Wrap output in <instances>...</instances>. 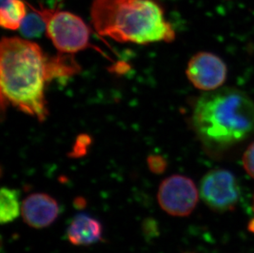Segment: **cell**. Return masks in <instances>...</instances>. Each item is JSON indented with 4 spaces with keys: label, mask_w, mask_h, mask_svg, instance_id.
Returning a JSON list of instances; mask_svg holds the SVG:
<instances>
[{
    "label": "cell",
    "mask_w": 254,
    "mask_h": 253,
    "mask_svg": "<svg viewBox=\"0 0 254 253\" xmlns=\"http://www.w3.org/2000/svg\"><path fill=\"white\" fill-rule=\"evenodd\" d=\"M41 46L25 38L3 37L0 44L2 103L44 121L48 115L45 89L49 80Z\"/></svg>",
    "instance_id": "6da1fadb"
},
{
    "label": "cell",
    "mask_w": 254,
    "mask_h": 253,
    "mask_svg": "<svg viewBox=\"0 0 254 253\" xmlns=\"http://www.w3.org/2000/svg\"><path fill=\"white\" fill-rule=\"evenodd\" d=\"M92 25L101 36L121 43L171 42L175 33L153 0H93Z\"/></svg>",
    "instance_id": "7a4b0ae2"
},
{
    "label": "cell",
    "mask_w": 254,
    "mask_h": 253,
    "mask_svg": "<svg viewBox=\"0 0 254 253\" xmlns=\"http://www.w3.org/2000/svg\"><path fill=\"white\" fill-rule=\"evenodd\" d=\"M192 123L209 147L226 149L254 133V103L235 88L204 94L195 105Z\"/></svg>",
    "instance_id": "3957f363"
},
{
    "label": "cell",
    "mask_w": 254,
    "mask_h": 253,
    "mask_svg": "<svg viewBox=\"0 0 254 253\" xmlns=\"http://www.w3.org/2000/svg\"><path fill=\"white\" fill-rule=\"evenodd\" d=\"M46 22V32L59 53L71 54L86 50L90 46L91 31L77 15L58 8H48L40 5L32 7Z\"/></svg>",
    "instance_id": "277c9868"
},
{
    "label": "cell",
    "mask_w": 254,
    "mask_h": 253,
    "mask_svg": "<svg viewBox=\"0 0 254 253\" xmlns=\"http://www.w3.org/2000/svg\"><path fill=\"white\" fill-rule=\"evenodd\" d=\"M200 195L204 203L216 212L235 210L240 196L238 180L226 170H211L201 179Z\"/></svg>",
    "instance_id": "5b68a950"
},
{
    "label": "cell",
    "mask_w": 254,
    "mask_h": 253,
    "mask_svg": "<svg viewBox=\"0 0 254 253\" xmlns=\"http://www.w3.org/2000/svg\"><path fill=\"white\" fill-rule=\"evenodd\" d=\"M161 209L173 216H188L194 210L198 191L194 183L183 175H172L159 187L157 194Z\"/></svg>",
    "instance_id": "8992f818"
},
{
    "label": "cell",
    "mask_w": 254,
    "mask_h": 253,
    "mask_svg": "<svg viewBox=\"0 0 254 253\" xmlns=\"http://www.w3.org/2000/svg\"><path fill=\"white\" fill-rule=\"evenodd\" d=\"M187 76L192 85L202 91H215L225 82L227 68L221 58L201 52L190 60Z\"/></svg>",
    "instance_id": "52a82bcc"
},
{
    "label": "cell",
    "mask_w": 254,
    "mask_h": 253,
    "mask_svg": "<svg viewBox=\"0 0 254 253\" xmlns=\"http://www.w3.org/2000/svg\"><path fill=\"white\" fill-rule=\"evenodd\" d=\"M60 214L56 199L46 193L29 195L22 203V215L30 227L44 229L52 225Z\"/></svg>",
    "instance_id": "ba28073f"
},
{
    "label": "cell",
    "mask_w": 254,
    "mask_h": 253,
    "mask_svg": "<svg viewBox=\"0 0 254 253\" xmlns=\"http://www.w3.org/2000/svg\"><path fill=\"white\" fill-rule=\"evenodd\" d=\"M103 229L99 220L80 213L75 215L67 229V239L76 246H88L102 239Z\"/></svg>",
    "instance_id": "9c48e42d"
},
{
    "label": "cell",
    "mask_w": 254,
    "mask_h": 253,
    "mask_svg": "<svg viewBox=\"0 0 254 253\" xmlns=\"http://www.w3.org/2000/svg\"><path fill=\"white\" fill-rule=\"evenodd\" d=\"M27 16V2L22 0H1L0 24L3 28L15 31L20 28Z\"/></svg>",
    "instance_id": "30bf717a"
},
{
    "label": "cell",
    "mask_w": 254,
    "mask_h": 253,
    "mask_svg": "<svg viewBox=\"0 0 254 253\" xmlns=\"http://www.w3.org/2000/svg\"><path fill=\"white\" fill-rule=\"evenodd\" d=\"M22 213L19 191L3 187L0 192V223L8 224L17 220Z\"/></svg>",
    "instance_id": "8fae6325"
},
{
    "label": "cell",
    "mask_w": 254,
    "mask_h": 253,
    "mask_svg": "<svg viewBox=\"0 0 254 253\" xmlns=\"http://www.w3.org/2000/svg\"><path fill=\"white\" fill-rule=\"evenodd\" d=\"M79 65L71 54L59 53L56 56L48 57L47 60L49 80L59 76H72L79 72Z\"/></svg>",
    "instance_id": "7c38bea8"
},
{
    "label": "cell",
    "mask_w": 254,
    "mask_h": 253,
    "mask_svg": "<svg viewBox=\"0 0 254 253\" xmlns=\"http://www.w3.org/2000/svg\"><path fill=\"white\" fill-rule=\"evenodd\" d=\"M32 11L25 17L19 28L21 35L27 40L38 38L46 30V22L42 17L35 10Z\"/></svg>",
    "instance_id": "4fadbf2b"
},
{
    "label": "cell",
    "mask_w": 254,
    "mask_h": 253,
    "mask_svg": "<svg viewBox=\"0 0 254 253\" xmlns=\"http://www.w3.org/2000/svg\"><path fill=\"white\" fill-rule=\"evenodd\" d=\"M243 164L246 172L254 179V142H253L243 156Z\"/></svg>",
    "instance_id": "5bb4252c"
},
{
    "label": "cell",
    "mask_w": 254,
    "mask_h": 253,
    "mask_svg": "<svg viewBox=\"0 0 254 253\" xmlns=\"http://www.w3.org/2000/svg\"><path fill=\"white\" fill-rule=\"evenodd\" d=\"M148 167L154 174H162L166 170V162L164 158L159 155H151L147 160Z\"/></svg>",
    "instance_id": "9a60e30c"
},
{
    "label": "cell",
    "mask_w": 254,
    "mask_h": 253,
    "mask_svg": "<svg viewBox=\"0 0 254 253\" xmlns=\"http://www.w3.org/2000/svg\"></svg>",
    "instance_id": "2e32d148"
}]
</instances>
